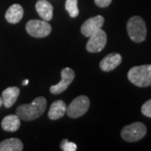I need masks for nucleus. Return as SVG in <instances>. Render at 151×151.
Returning a JSON list of instances; mask_svg holds the SVG:
<instances>
[{"mask_svg": "<svg viewBox=\"0 0 151 151\" xmlns=\"http://www.w3.org/2000/svg\"><path fill=\"white\" fill-rule=\"evenodd\" d=\"M141 112L145 116L151 119V99L148 100L146 103L143 104L141 108Z\"/></svg>", "mask_w": 151, "mask_h": 151, "instance_id": "nucleus-19", "label": "nucleus"}, {"mask_svg": "<svg viewBox=\"0 0 151 151\" xmlns=\"http://www.w3.org/2000/svg\"><path fill=\"white\" fill-rule=\"evenodd\" d=\"M96 5L100 7V8H106L110 5L112 3V0H94Z\"/></svg>", "mask_w": 151, "mask_h": 151, "instance_id": "nucleus-20", "label": "nucleus"}, {"mask_svg": "<svg viewBox=\"0 0 151 151\" xmlns=\"http://www.w3.org/2000/svg\"><path fill=\"white\" fill-rule=\"evenodd\" d=\"M86 45V50L90 53H98L102 51L107 44V34L103 29H99L91 36Z\"/></svg>", "mask_w": 151, "mask_h": 151, "instance_id": "nucleus-7", "label": "nucleus"}, {"mask_svg": "<svg viewBox=\"0 0 151 151\" xmlns=\"http://www.w3.org/2000/svg\"><path fill=\"white\" fill-rule=\"evenodd\" d=\"M90 107V100L86 96H79L66 107V114L71 119L83 116Z\"/></svg>", "mask_w": 151, "mask_h": 151, "instance_id": "nucleus-5", "label": "nucleus"}, {"mask_svg": "<svg viewBox=\"0 0 151 151\" xmlns=\"http://www.w3.org/2000/svg\"><path fill=\"white\" fill-rule=\"evenodd\" d=\"M60 149L63 151H76L77 150V146L73 142L63 139L60 143Z\"/></svg>", "mask_w": 151, "mask_h": 151, "instance_id": "nucleus-18", "label": "nucleus"}, {"mask_svg": "<svg viewBox=\"0 0 151 151\" xmlns=\"http://www.w3.org/2000/svg\"><path fill=\"white\" fill-rule=\"evenodd\" d=\"M19 93H20V90L17 86L8 87L2 92L3 104L5 106V108H11L15 103L19 96Z\"/></svg>", "mask_w": 151, "mask_h": 151, "instance_id": "nucleus-12", "label": "nucleus"}, {"mask_svg": "<svg viewBox=\"0 0 151 151\" xmlns=\"http://www.w3.org/2000/svg\"><path fill=\"white\" fill-rule=\"evenodd\" d=\"M65 8L71 18H76L79 14V9L77 7V0H66Z\"/></svg>", "mask_w": 151, "mask_h": 151, "instance_id": "nucleus-17", "label": "nucleus"}, {"mask_svg": "<svg viewBox=\"0 0 151 151\" xmlns=\"http://www.w3.org/2000/svg\"><path fill=\"white\" fill-rule=\"evenodd\" d=\"M24 16V9L19 4L11 5L5 13V19L10 24H17L20 21Z\"/></svg>", "mask_w": 151, "mask_h": 151, "instance_id": "nucleus-14", "label": "nucleus"}, {"mask_svg": "<svg viewBox=\"0 0 151 151\" xmlns=\"http://www.w3.org/2000/svg\"><path fill=\"white\" fill-rule=\"evenodd\" d=\"M147 133L146 126L143 123L136 122L127 125L121 131V137L127 142H137L142 139Z\"/></svg>", "mask_w": 151, "mask_h": 151, "instance_id": "nucleus-4", "label": "nucleus"}, {"mask_svg": "<svg viewBox=\"0 0 151 151\" xmlns=\"http://www.w3.org/2000/svg\"><path fill=\"white\" fill-rule=\"evenodd\" d=\"M46 107V99L44 97H38L32 103L19 106L16 109V115L23 121H33L45 113Z\"/></svg>", "mask_w": 151, "mask_h": 151, "instance_id": "nucleus-1", "label": "nucleus"}, {"mask_svg": "<svg viewBox=\"0 0 151 151\" xmlns=\"http://www.w3.org/2000/svg\"><path fill=\"white\" fill-rule=\"evenodd\" d=\"M66 113V104L62 100H56L50 105L48 117L51 120H57L64 117Z\"/></svg>", "mask_w": 151, "mask_h": 151, "instance_id": "nucleus-13", "label": "nucleus"}, {"mask_svg": "<svg viewBox=\"0 0 151 151\" xmlns=\"http://www.w3.org/2000/svg\"><path fill=\"white\" fill-rule=\"evenodd\" d=\"M35 9L42 19L45 21L51 20L53 17V6L47 0H38Z\"/></svg>", "mask_w": 151, "mask_h": 151, "instance_id": "nucleus-11", "label": "nucleus"}, {"mask_svg": "<svg viewBox=\"0 0 151 151\" xmlns=\"http://www.w3.org/2000/svg\"><path fill=\"white\" fill-rule=\"evenodd\" d=\"M128 79L131 83L139 87L151 86V65H137L128 72Z\"/></svg>", "mask_w": 151, "mask_h": 151, "instance_id": "nucleus-2", "label": "nucleus"}, {"mask_svg": "<svg viewBox=\"0 0 151 151\" xmlns=\"http://www.w3.org/2000/svg\"><path fill=\"white\" fill-rule=\"evenodd\" d=\"M104 24V18L102 15L92 17L82 24L81 27V34L86 36L89 37L94 33L101 29Z\"/></svg>", "mask_w": 151, "mask_h": 151, "instance_id": "nucleus-9", "label": "nucleus"}, {"mask_svg": "<svg viewBox=\"0 0 151 151\" xmlns=\"http://www.w3.org/2000/svg\"><path fill=\"white\" fill-rule=\"evenodd\" d=\"M2 105H3V98L0 97V108L2 107Z\"/></svg>", "mask_w": 151, "mask_h": 151, "instance_id": "nucleus-22", "label": "nucleus"}, {"mask_svg": "<svg viewBox=\"0 0 151 151\" xmlns=\"http://www.w3.org/2000/svg\"><path fill=\"white\" fill-rule=\"evenodd\" d=\"M25 28L28 34L35 38L46 37L51 32V26L45 20H29L27 22Z\"/></svg>", "mask_w": 151, "mask_h": 151, "instance_id": "nucleus-6", "label": "nucleus"}, {"mask_svg": "<svg viewBox=\"0 0 151 151\" xmlns=\"http://www.w3.org/2000/svg\"><path fill=\"white\" fill-rule=\"evenodd\" d=\"M122 62V56L118 53H111L100 61V68L105 72H109L118 67Z\"/></svg>", "mask_w": 151, "mask_h": 151, "instance_id": "nucleus-10", "label": "nucleus"}, {"mask_svg": "<svg viewBox=\"0 0 151 151\" xmlns=\"http://www.w3.org/2000/svg\"><path fill=\"white\" fill-rule=\"evenodd\" d=\"M23 143L16 138L7 139L0 143V151H22Z\"/></svg>", "mask_w": 151, "mask_h": 151, "instance_id": "nucleus-16", "label": "nucleus"}, {"mask_svg": "<svg viewBox=\"0 0 151 151\" xmlns=\"http://www.w3.org/2000/svg\"><path fill=\"white\" fill-rule=\"evenodd\" d=\"M28 84H29V80H27V79L24 80V81L22 82V85H23V86H26Z\"/></svg>", "mask_w": 151, "mask_h": 151, "instance_id": "nucleus-21", "label": "nucleus"}, {"mask_svg": "<svg viewBox=\"0 0 151 151\" xmlns=\"http://www.w3.org/2000/svg\"><path fill=\"white\" fill-rule=\"evenodd\" d=\"M75 78V71L70 67H65L61 70V80L59 83L50 86V91L52 94H60L65 92Z\"/></svg>", "mask_w": 151, "mask_h": 151, "instance_id": "nucleus-8", "label": "nucleus"}, {"mask_svg": "<svg viewBox=\"0 0 151 151\" xmlns=\"http://www.w3.org/2000/svg\"><path fill=\"white\" fill-rule=\"evenodd\" d=\"M1 126L7 132H15L20 127V119L16 114L8 115L2 120Z\"/></svg>", "mask_w": 151, "mask_h": 151, "instance_id": "nucleus-15", "label": "nucleus"}, {"mask_svg": "<svg viewBox=\"0 0 151 151\" xmlns=\"http://www.w3.org/2000/svg\"><path fill=\"white\" fill-rule=\"evenodd\" d=\"M128 35L135 43L145 41L147 35V28L145 20L140 16H133L127 23Z\"/></svg>", "mask_w": 151, "mask_h": 151, "instance_id": "nucleus-3", "label": "nucleus"}]
</instances>
